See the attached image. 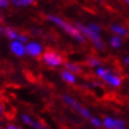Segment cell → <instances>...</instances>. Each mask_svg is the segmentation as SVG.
I'll use <instances>...</instances> for the list:
<instances>
[{
	"mask_svg": "<svg viewBox=\"0 0 129 129\" xmlns=\"http://www.w3.org/2000/svg\"><path fill=\"white\" fill-rule=\"evenodd\" d=\"M46 19L50 23L55 24L56 26L61 28L63 31H65L68 36H70L78 43H80V44H85L86 43V38L80 33V30L75 26L74 23H69L68 21L64 20V19L61 18L60 16L54 15V14L46 15Z\"/></svg>",
	"mask_w": 129,
	"mask_h": 129,
	"instance_id": "1",
	"label": "cell"
},
{
	"mask_svg": "<svg viewBox=\"0 0 129 129\" xmlns=\"http://www.w3.org/2000/svg\"><path fill=\"white\" fill-rule=\"evenodd\" d=\"M74 25L80 30V33L86 38V40H89L91 42L92 46L98 50V51H103L105 50L106 48V45L105 42L103 40V38L101 37V34H98L95 31L91 30L86 24L82 23L80 21H75Z\"/></svg>",
	"mask_w": 129,
	"mask_h": 129,
	"instance_id": "2",
	"label": "cell"
},
{
	"mask_svg": "<svg viewBox=\"0 0 129 129\" xmlns=\"http://www.w3.org/2000/svg\"><path fill=\"white\" fill-rule=\"evenodd\" d=\"M61 99H62L63 103H65L67 106H69L70 108H73L74 110L78 112L82 118L89 120L90 118L92 117L91 111H90L87 107L81 105L80 103L74 98V96L69 95V94H66V93H64V94L61 95Z\"/></svg>",
	"mask_w": 129,
	"mask_h": 129,
	"instance_id": "3",
	"label": "cell"
},
{
	"mask_svg": "<svg viewBox=\"0 0 129 129\" xmlns=\"http://www.w3.org/2000/svg\"><path fill=\"white\" fill-rule=\"evenodd\" d=\"M41 61L45 64L46 66L49 67H60L63 65L64 61V57L58 53L56 50H46L44 51L41 56Z\"/></svg>",
	"mask_w": 129,
	"mask_h": 129,
	"instance_id": "4",
	"label": "cell"
},
{
	"mask_svg": "<svg viewBox=\"0 0 129 129\" xmlns=\"http://www.w3.org/2000/svg\"><path fill=\"white\" fill-rule=\"evenodd\" d=\"M25 51H26V55H28L29 57L39 58L44 53V48L40 42L35 40H31V41L28 40L25 43Z\"/></svg>",
	"mask_w": 129,
	"mask_h": 129,
	"instance_id": "5",
	"label": "cell"
},
{
	"mask_svg": "<svg viewBox=\"0 0 129 129\" xmlns=\"http://www.w3.org/2000/svg\"><path fill=\"white\" fill-rule=\"evenodd\" d=\"M102 126L105 129H126L125 121L109 117V115L102 120Z\"/></svg>",
	"mask_w": 129,
	"mask_h": 129,
	"instance_id": "6",
	"label": "cell"
},
{
	"mask_svg": "<svg viewBox=\"0 0 129 129\" xmlns=\"http://www.w3.org/2000/svg\"><path fill=\"white\" fill-rule=\"evenodd\" d=\"M102 81L104 83H106L107 85L113 87V88H119L122 86V84H123V79H122V77L119 76L118 74H114L110 69H109L107 72V74L103 77Z\"/></svg>",
	"mask_w": 129,
	"mask_h": 129,
	"instance_id": "7",
	"label": "cell"
},
{
	"mask_svg": "<svg viewBox=\"0 0 129 129\" xmlns=\"http://www.w3.org/2000/svg\"><path fill=\"white\" fill-rule=\"evenodd\" d=\"M10 50L11 53L18 57V58H22L26 55V51H25V44L18 41V40H13L10 42Z\"/></svg>",
	"mask_w": 129,
	"mask_h": 129,
	"instance_id": "8",
	"label": "cell"
},
{
	"mask_svg": "<svg viewBox=\"0 0 129 129\" xmlns=\"http://www.w3.org/2000/svg\"><path fill=\"white\" fill-rule=\"evenodd\" d=\"M109 29H110V31L113 35L120 36L122 38L127 37L129 35V29L120 23H111L110 26H109Z\"/></svg>",
	"mask_w": 129,
	"mask_h": 129,
	"instance_id": "9",
	"label": "cell"
},
{
	"mask_svg": "<svg viewBox=\"0 0 129 129\" xmlns=\"http://www.w3.org/2000/svg\"><path fill=\"white\" fill-rule=\"evenodd\" d=\"M60 77H61V79L67 83V84H76L77 83V76L72 73V72H69V70L67 69H63L61 70V73H60Z\"/></svg>",
	"mask_w": 129,
	"mask_h": 129,
	"instance_id": "10",
	"label": "cell"
},
{
	"mask_svg": "<svg viewBox=\"0 0 129 129\" xmlns=\"http://www.w3.org/2000/svg\"><path fill=\"white\" fill-rule=\"evenodd\" d=\"M63 67L64 69H67L69 72L74 73L75 75L77 74H81L82 73V66L79 65L78 63H75V62H70V61H67V62H64L63 63Z\"/></svg>",
	"mask_w": 129,
	"mask_h": 129,
	"instance_id": "11",
	"label": "cell"
},
{
	"mask_svg": "<svg viewBox=\"0 0 129 129\" xmlns=\"http://www.w3.org/2000/svg\"><path fill=\"white\" fill-rule=\"evenodd\" d=\"M10 3L16 8H26L36 3V0H10Z\"/></svg>",
	"mask_w": 129,
	"mask_h": 129,
	"instance_id": "12",
	"label": "cell"
},
{
	"mask_svg": "<svg viewBox=\"0 0 129 129\" xmlns=\"http://www.w3.org/2000/svg\"><path fill=\"white\" fill-rule=\"evenodd\" d=\"M19 31H17L15 28H12V27H4V33L3 36H5L10 41L13 40H17L18 37H19Z\"/></svg>",
	"mask_w": 129,
	"mask_h": 129,
	"instance_id": "13",
	"label": "cell"
},
{
	"mask_svg": "<svg viewBox=\"0 0 129 129\" xmlns=\"http://www.w3.org/2000/svg\"><path fill=\"white\" fill-rule=\"evenodd\" d=\"M109 45L114 49H119L122 45H123V39H122V37H120V36L113 35L109 38Z\"/></svg>",
	"mask_w": 129,
	"mask_h": 129,
	"instance_id": "14",
	"label": "cell"
},
{
	"mask_svg": "<svg viewBox=\"0 0 129 129\" xmlns=\"http://www.w3.org/2000/svg\"><path fill=\"white\" fill-rule=\"evenodd\" d=\"M86 65L90 68H96V67L101 66L102 63L99 58H96L94 56H89L86 58Z\"/></svg>",
	"mask_w": 129,
	"mask_h": 129,
	"instance_id": "15",
	"label": "cell"
},
{
	"mask_svg": "<svg viewBox=\"0 0 129 129\" xmlns=\"http://www.w3.org/2000/svg\"><path fill=\"white\" fill-rule=\"evenodd\" d=\"M109 70V68H107V67H104V66H99V67H96V68H94V74H95V76L98 77L99 79H103V77H104L106 74H107V72Z\"/></svg>",
	"mask_w": 129,
	"mask_h": 129,
	"instance_id": "16",
	"label": "cell"
},
{
	"mask_svg": "<svg viewBox=\"0 0 129 129\" xmlns=\"http://www.w3.org/2000/svg\"><path fill=\"white\" fill-rule=\"evenodd\" d=\"M29 127L33 128V129H48V127L45 125L44 123H42L41 121H38L36 119H34L33 121H31Z\"/></svg>",
	"mask_w": 129,
	"mask_h": 129,
	"instance_id": "17",
	"label": "cell"
},
{
	"mask_svg": "<svg viewBox=\"0 0 129 129\" xmlns=\"http://www.w3.org/2000/svg\"><path fill=\"white\" fill-rule=\"evenodd\" d=\"M33 120H34V118L31 117L30 114H28V113H22L20 115V121L22 122L24 125H26V126H29Z\"/></svg>",
	"mask_w": 129,
	"mask_h": 129,
	"instance_id": "18",
	"label": "cell"
},
{
	"mask_svg": "<svg viewBox=\"0 0 129 129\" xmlns=\"http://www.w3.org/2000/svg\"><path fill=\"white\" fill-rule=\"evenodd\" d=\"M89 122L94 128H100L102 127V119H100L99 117H95V115H92L91 118L89 119Z\"/></svg>",
	"mask_w": 129,
	"mask_h": 129,
	"instance_id": "19",
	"label": "cell"
},
{
	"mask_svg": "<svg viewBox=\"0 0 129 129\" xmlns=\"http://www.w3.org/2000/svg\"><path fill=\"white\" fill-rule=\"evenodd\" d=\"M87 26L91 29V30H93V31H95V33H98V34H101V31H102V27H101V25L100 24H98L96 22H90V23H88L87 24Z\"/></svg>",
	"mask_w": 129,
	"mask_h": 129,
	"instance_id": "20",
	"label": "cell"
},
{
	"mask_svg": "<svg viewBox=\"0 0 129 129\" xmlns=\"http://www.w3.org/2000/svg\"><path fill=\"white\" fill-rule=\"evenodd\" d=\"M18 41H20V42H22V43H26L27 41H28V37L25 35V34H22V33H20L19 34V37H18V39H17Z\"/></svg>",
	"mask_w": 129,
	"mask_h": 129,
	"instance_id": "21",
	"label": "cell"
},
{
	"mask_svg": "<svg viewBox=\"0 0 129 129\" xmlns=\"http://www.w3.org/2000/svg\"><path fill=\"white\" fill-rule=\"evenodd\" d=\"M10 5V0H0V9H5Z\"/></svg>",
	"mask_w": 129,
	"mask_h": 129,
	"instance_id": "22",
	"label": "cell"
},
{
	"mask_svg": "<svg viewBox=\"0 0 129 129\" xmlns=\"http://www.w3.org/2000/svg\"><path fill=\"white\" fill-rule=\"evenodd\" d=\"M5 129H22L20 126H18L16 124H9L8 126L5 127Z\"/></svg>",
	"mask_w": 129,
	"mask_h": 129,
	"instance_id": "23",
	"label": "cell"
},
{
	"mask_svg": "<svg viewBox=\"0 0 129 129\" xmlns=\"http://www.w3.org/2000/svg\"><path fill=\"white\" fill-rule=\"evenodd\" d=\"M124 64L126 66H128L129 67V55L128 56H126L125 58H124Z\"/></svg>",
	"mask_w": 129,
	"mask_h": 129,
	"instance_id": "24",
	"label": "cell"
},
{
	"mask_svg": "<svg viewBox=\"0 0 129 129\" xmlns=\"http://www.w3.org/2000/svg\"><path fill=\"white\" fill-rule=\"evenodd\" d=\"M3 33H4V27H3V26H1V25H0V36H1V35H3Z\"/></svg>",
	"mask_w": 129,
	"mask_h": 129,
	"instance_id": "25",
	"label": "cell"
},
{
	"mask_svg": "<svg viewBox=\"0 0 129 129\" xmlns=\"http://www.w3.org/2000/svg\"><path fill=\"white\" fill-rule=\"evenodd\" d=\"M2 112H3V109L1 106H0V118H1V115H2Z\"/></svg>",
	"mask_w": 129,
	"mask_h": 129,
	"instance_id": "26",
	"label": "cell"
},
{
	"mask_svg": "<svg viewBox=\"0 0 129 129\" xmlns=\"http://www.w3.org/2000/svg\"><path fill=\"white\" fill-rule=\"evenodd\" d=\"M2 21H3V19H2V16H1V15H0V25H1V24H2Z\"/></svg>",
	"mask_w": 129,
	"mask_h": 129,
	"instance_id": "27",
	"label": "cell"
},
{
	"mask_svg": "<svg viewBox=\"0 0 129 129\" xmlns=\"http://www.w3.org/2000/svg\"><path fill=\"white\" fill-rule=\"evenodd\" d=\"M123 1H124L126 4H128V5H129V0H123Z\"/></svg>",
	"mask_w": 129,
	"mask_h": 129,
	"instance_id": "28",
	"label": "cell"
},
{
	"mask_svg": "<svg viewBox=\"0 0 129 129\" xmlns=\"http://www.w3.org/2000/svg\"><path fill=\"white\" fill-rule=\"evenodd\" d=\"M127 96H128V98H129V90H128V91H127Z\"/></svg>",
	"mask_w": 129,
	"mask_h": 129,
	"instance_id": "29",
	"label": "cell"
},
{
	"mask_svg": "<svg viewBox=\"0 0 129 129\" xmlns=\"http://www.w3.org/2000/svg\"><path fill=\"white\" fill-rule=\"evenodd\" d=\"M128 79H129V74H128Z\"/></svg>",
	"mask_w": 129,
	"mask_h": 129,
	"instance_id": "30",
	"label": "cell"
},
{
	"mask_svg": "<svg viewBox=\"0 0 129 129\" xmlns=\"http://www.w3.org/2000/svg\"><path fill=\"white\" fill-rule=\"evenodd\" d=\"M0 129H2V128H0Z\"/></svg>",
	"mask_w": 129,
	"mask_h": 129,
	"instance_id": "31",
	"label": "cell"
}]
</instances>
